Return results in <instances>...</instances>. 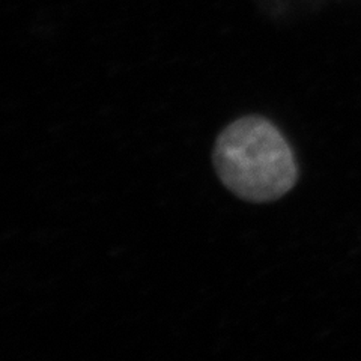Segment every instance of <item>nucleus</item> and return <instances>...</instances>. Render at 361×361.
<instances>
[{
  "instance_id": "f257e3e1",
  "label": "nucleus",
  "mask_w": 361,
  "mask_h": 361,
  "mask_svg": "<svg viewBox=\"0 0 361 361\" xmlns=\"http://www.w3.org/2000/svg\"><path fill=\"white\" fill-rule=\"evenodd\" d=\"M212 158L221 183L247 202L277 200L298 179L289 143L274 123L261 116H247L224 128Z\"/></svg>"
}]
</instances>
